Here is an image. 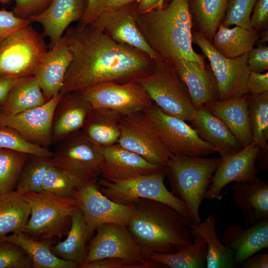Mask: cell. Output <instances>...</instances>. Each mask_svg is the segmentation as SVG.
I'll use <instances>...</instances> for the list:
<instances>
[{
    "instance_id": "15",
    "label": "cell",
    "mask_w": 268,
    "mask_h": 268,
    "mask_svg": "<svg viewBox=\"0 0 268 268\" xmlns=\"http://www.w3.org/2000/svg\"><path fill=\"white\" fill-rule=\"evenodd\" d=\"M72 197L77 201L83 215L88 239L103 224L126 225L135 212L134 203L123 204L111 201L101 193L99 184L79 186Z\"/></svg>"
},
{
    "instance_id": "1",
    "label": "cell",
    "mask_w": 268,
    "mask_h": 268,
    "mask_svg": "<svg viewBox=\"0 0 268 268\" xmlns=\"http://www.w3.org/2000/svg\"><path fill=\"white\" fill-rule=\"evenodd\" d=\"M64 36L73 58L62 93L82 91L106 82L136 80L151 73L155 62L133 47L118 43L93 23L69 26Z\"/></svg>"
},
{
    "instance_id": "13",
    "label": "cell",
    "mask_w": 268,
    "mask_h": 268,
    "mask_svg": "<svg viewBox=\"0 0 268 268\" xmlns=\"http://www.w3.org/2000/svg\"><path fill=\"white\" fill-rule=\"evenodd\" d=\"M144 112L172 154L200 157L217 152L216 148L202 140L186 121L165 114L154 103Z\"/></svg>"
},
{
    "instance_id": "33",
    "label": "cell",
    "mask_w": 268,
    "mask_h": 268,
    "mask_svg": "<svg viewBox=\"0 0 268 268\" xmlns=\"http://www.w3.org/2000/svg\"><path fill=\"white\" fill-rule=\"evenodd\" d=\"M258 31L239 26L229 28L221 23L214 34L212 44L221 55L234 58L249 53L260 39Z\"/></svg>"
},
{
    "instance_id": "43",
    "label": "cell",
    "mask_w": 268,
    "mask_h": 268,
    "mask_svg": "<svg viewBox=\"0 0 268 268\" xmlns=\"http://www.w3.org/2000/svg\"><path fill=\"white\" fill-rule=\"evenodd\" d=\"M32 262L15 244L0 240V268H31Z\"/></svg>"
},
{
    "instance_id": "45",
    "label": "cell",
    "mask_w": 268,
    "mask_h": 268,
    "mask_svg": "<svg viewBox=\"0 0 268 268\" xmlns=\"http://www.w3.org/2000/svg\"><path fill=\"white\" fill-rule=\"evenodd\" d=\"M30 23L28 19L19 18L12 11L0 10V42L17 30Z\"/></svg>"
},
{
    "instance_id": "23",
    "label": "cell",
    "mask_w": 268,
    "mask_h": 268,
    "mask_svg": "<svg viewBox=\"0 0 268 268\" xmlns=\"http://www.w3.org/2000/svg\"><path fill=\"white\" fill-rule=\"evenodd\" d=\"M248 102L249 93L227 100L208 102L203 105L225 124L243 147L253 142Z\"/></svg>"
},
{
    "instance_id": "12",
    "label": "cell",
    "mask_w": 268,
    "mask_h": 268,
    "mask_svg": "<svg viewBox=\"0 0 268 268\" xmlns=\"http://www.w3.org/2000/svg\"><path fill=\"white\" fill-rule=\"evenodd\" d=\"M96 230V235L87 247L86 257L82 265L97 260L117 258L143 264L147 268H164L146 258L126 225L105 223Z\"/></svg>"
},
{
    "instance_id": "42",
    "label": "cell",
    "mask_w": 268,
    "mask_h": 268,
    "mask_svg": "<svg viewBox=\"0 0 268 268\" xmlns=\"http://www.w3.org/2000/svg\"><path fill=\"white\" fill-rule=\"evenodd\" d=\"M257 0H228L221 24L227 27L239 26L252 29L250 17Z\"/></svg>"
},
{
    "instance_id": "35",
    "label": "cell",
    "mask_w": 268,
    "mask_h": 268,
    "mask_svg": "<svg viewBox=\"0 0 268 268\" xmlns=\"http://www.w3.org/2000/svg\"><path fill=\"white\" fill-rule=\"evenodd\" d=\"M207 247L205 241L201 237L193 238L192 244L180 248L170 254L153 253L146 256L153 262L164 268H202L206 265Z\"/></svg>"
},
{
    "instance_id": "41",
    "label": "cell",
    "mask_w": 268,
    "mask_h": 268,
    "mask_svg": "<svg viewBox=\"0 0 268 268\" xmlns=\"http://www.w3.org/2000/svg\"><path fill=\"white\" fill-rule=\"evenodd\" d=\"M0 148L10 149L50 158L53 154L46 147L26 141L15 131L6 127H0Z\"/></svg>"
},
{
    "instance_id": "50",
    "label": "cell",
    "mask_w": 268,
    "mask_h": 268,
    "mask_svg": "<svg viewBox=\"0 0 268 268\" xmlns=\"http://www.w3.org/2000/svg\"><path fill=\"white\" fill-rule=\"evenodd\" d=\"M109 0H88L86 10L78 21L83 24L92 23L98 15L105 10Z\"/></svg>"
},
{
    "instance_id": "21",
    "label": "cell",
    "mask_w": 268,
    "mask_h": 268,
    "mask_svg": "<svg viewBox=\"0 0 268 268\" xmlns=\"http://www.w3.org/2000/svg\"><path fill=\"white\" fill-rule=\"evenodd\" d=\"M92 108L81 92L62 93L53 116L52 141H60L81 130Z\"/></svg>"
},
{
    "instance_id": "49",
    "label": "cell",
    "mask_w": 268,
    "mask_h": 268,
    "mask_svg": "<svg viewBox=\"0 0 268 268\" xmlns=\"http://www.w3.org/2000/svg\"><path fill=\"white\" fill-rule=\"evenodd\" d=\"M247 87L250 94H260L268 92V72L262 73L250 71Z\"/></svg>"
},
{
    "instance_id": "30",
    "label": "cell",
    "mask_w": 268,
    "mask_h": 268,
    "mask_svg": "<svg viewBox=\"0 0 268 268\" xmlns=\"http://www.w3.org/2000/svg\"><path fill=\"white\" fill-rule=\"evenodd\" d=\"M46 102L37 79L31 75L15 80L0 108L5 114L14 115L41 106Z\"/></svg>"
},
{
    "instance_id": "25",
    "label": "cell",
    "mask_w": 268,
    "mask_h": 268,
    "mask_svg": "<svg viewBox=\"0 0 268 268\" xmlns=\"http://www.w3.org/2000/svg\"><path fill=\"white\" fill-rule=\"evenodd\" d=\"M187 86L197 109L218 100V88L212 71L199 63L185 59L170 63Z\"/></svg>"
},
{
    "instance_id": "18",
    "label": "cell",
    "mask_w": 268,
    "mask_h": 268,
    "mask_svg": "<svg viewBox=\"0 0 268 268\" xmlns=\"http://www.w3.org/2000/svg\"><path fill=\"white\" fill-rule=\"evenodd\" d=\"M137 3L132 2L113 11L104 10L92 23L115 41L141 51L155 62L161 58L147 43L135 22Z\"/></svg>"
},
{
    "instance_id": "24",
    "label": "cell",
    "mask_w": 268,
    "mask_h": 268,
    "mask_svg": "<svg viewBox=\"0 0 268 268\" xmlns=\"http://www.w3.org/2000/svg\"><path fill=\"white\" fill-rule=\"evenodd\" d=\"M223 244L234 252L236 267L249 257L268 247V218L243 229L237 225L228 227L222 236Z\"/></svg>"
},
{
    "instance_id": "44",
    "label": "cell",
    "mask_w": 268,
    "mask_h": 268,
    "mask_svg": "<svg viewBox=\"0 0 268 268\" xmlns=\"http://www.w3.org/2000/svg\"><path fill=\"white\" fill-rule=\"evenodd\" d=\"M52 0H15L12 10L14 14L21 19L37 15L44 11Z\"/></svg>"
},
{
    "instance_id": "55",
    "label": "cell",
    "mask_w": 268,
    "mask_h": 268,
    "mask_svg": "<svg viewBox=\"0 0 268 268\" xmlns=\"http://www.w3.org/2000/svg\"><path fill=\"white\" fill-rule=\"evenodd\" d=\"M11 0H0V2L2 4H6L9 3Z\"/></svg>"
},
{
    "instance_id": "7",
    "label": "cell",
    "mask_w": 268,
    "mask_h": 268,
    "mask_svg": "<svg viewBox=\"0 0 268 268\" xmlns=\"http://www.w3.org/2000/svg\"><path fill=\"white\" fill-rule=\"evenodd\" d=\"M43 38L30 24L0 42V77L34 75L48 51Z\"/></svg>"
},
{
    "instance_id": "2",
    "label": "cell",
    "mask_w": 268,
    "mask_h": 268,
    "mask_svg": "<svg viewBox=\"0 0 268 268\" xmlns=\"http://www.w3.org/2000/svg\"><path fill=\"white\" fill-rule=\"evenodd\" d=\"M135 22L147 43L162 60L172 63L185 59L204 66V56L192 46L189 0H172L165 8L136 13Z\"/></svg>"
},
{
    "instance_id": "6",
    "label": "cell",
    "mask_w": 268,
    "mask_h": 268,
    "mask_svg": "<svg viewBox=\"0 0 268 268\" xmlns=\"http://www.w3.org/2000/svg\"><path fill=\"white\" fill-rule=\"evenodd\" d=\"M136 80L164 113L185 121L194 119L197 108L187 86L170 63L161 58L155 62L151 73Z\"/></svg>"
},
{
    "instance_id": "5",
    "label": "cell",
    "mask_w": 268,
    "mask_h": 268,
    "mask_svg": "<svg viewBox=\"0 0 268 268\" xmlns=\"http://www.w3.org/2000/svg\"><path fill=\"white\" fill-rule=\"evenodd\" d=\"M22 197L30 207V217L23 231L25 235L43 240L67 235L71 214L79 207L74 198L34 192L25 193Z\"/></svg>"
},
{
    "instance_id": "48",
    "label": "cell",
    "mask_w": 268,
    "mask_h": 268,
    "mask_svg": "<svg viewBox=\"0 0 268 268\" xmlns=\"http://www.w3.org/2000/svg\"><path fill=\"white\" fill-rule=\"evenodd\" d=\"M250 17L252 29L258 31L266 26L268 21V0H257Z\"/></svg>"
},
{
    "instance_id": "56",
    "label": "cell",
    "mask_w": 268,
    "mask_h": 268,
    "mask_svg": "<svg viewBox=\"0 0 268 268\" xmlns=\"http://www.w3.org/2000/svg\"></svg>"
},
{
    "instance_id": "17",
    "label": "cell",
    "mask_w": 268,
    "mask_h": 268,
    "mask_svg": "<svg viewBox=\"0 0 268 268\" xmlns=\"http://www.w3.org/2000/svg\"><path fill=\"white\" fill-rule=\"evenodd\" d=\"M62 95L59 92L43 105L16 114L0 110V127L10 128L26 141L46 147L52 141L53 116Z\"/></svg>"
},
{
    "instance_id": "28",
    "label": "cell",
    "mask_w": 268,
    "mask_h": 268,
    "mask_svg": "<svg viewBox=\"0 0 268 268\" xmlns=\"http://www.w3.org/2000/svg\"><path fill=\"white\" fill-rule=\"evenodd\" d=\"M123 116L118 112L103 108H92L81 131L90 141L99 147L118 143L120 122Z\"/></svg>"
},
{
    "instance_id": "26",
    "label": "cell",
    "mask_w": 268,
    "mask_h": 268,
    "mask_svg": "<svg viewBox=\"0 0 268 268\" xmlns=\"http://www.w3.org/2000/svg\"><path fill=\"white\" fill-rule=\"evenodd\" d=\"M231 190L247 226L268 218V182L258 178L252 183L235 182Z\"/></svg>"
},
{
    "instance_id": "16",
    "label": "cell",
    "mask_w": 268,
    "mask_h": 268,
    "mask_svg": "<svg viewBox=\"0 0 268 268\" xmlns=\"http://www.w3.org/2000/svg\"><path fill=\"white\" fill-rule=\"evenodd\" d=\"M261 149L253 142L237 153L220 158L211 177L205 199L220 200V193L232 182L252 183L259 178L256 167V159Z\"/></svg>"
},
{
    "instance_id": "31",
    "label": "cell",
    "mask_w": 268,
    "mask_h": 268,
    "mask_svg": "<svg viewBox=\"0 0 268 268\" xmlns=\"http://www.w3.org/2000/svg\"><path fill=\"white\" fill-rule=\"evenodd\" d=\"M0 240L13 243L21 248L30 259L33 268H76L73 262L62 259L51 250L48 240H38L19 232L7 235Z\"/></svg>"
},
{
    "instance_id": "32",
    "label": "cell",
    "mask_w": 268,
    "mask_h": 268,
    "mask_svg": "<svg viewBox=\"0 0 268 268\" xmlns=\"http://www.w3.org/2000/svg\"><path fill=\"white\" fill-rule=\"evenodd\" d=\"M71 224L67 238L55 246L52 252L59 258L74 263L80 268L87 255V228L82 212L78 207L71 214Z\"/></svg>"
},
{
    "instance_id": "14",
    "label": "cell",
    "mask_w": 268,
    "mask_h": 268,
    "mask_svg": "<svg viewBox=\"0 0 268 268\" xmlns=\"http://www.w3.org/2000/svg\"><path fill=\"white\" fill-rule=\"evenodd\" d=\"M80 92L92 108L111 109L122 116L144 111L154 104L136 80L100 83Z\"/></svg>"
},
{
    "instance_id": "3",
    "label": "cell",
    "mask_w": 268,
    "mask_h": 268,
    "mask_svg": "<svg viewBox=\"0 0 268 268\" xmlns=\"http://www.w3.org/2000/svg\"><path fill=\"white\" fill-rule=\"evenodd\" d=\"M133 203L135 212L126 226L145 256L170 254L193 242L191 221L170 206L139 199Z\"/></svg>"
},
{
    "instance_id": "38",
    "label": "cell",
    "mask_w": 268,
    "mask_h": 268,
    "mask_svg": "<svg viewBox=\"0 0 268 268\" xmlns=\"http://www.w3.org/2000/svg\"><path fill=\"white\" fill-rule=\"evenodd\" d=\"M29 155L13 149L0 148V195L15 190Z\"/></svg>"
},
{
    "instance_id": "53",
    "label": "cell",
    "mask_w": 268,
    "mask_h": 268,
    "mask_svg": "<svg viewBox=\"0 0 268 268\" xmlns=\"http://www.w3.org/2000/svg\"><path fill=\"white\" fill-rule=\"evenodd\" d=\"M16 79L8 77H0V105L6 100Z\"/></svg>"
},
{
    "instance_id": "8",
    "label": "cell",
    "mask_w": 268,
    "mask_h": 268,
    "mask_svg": "<svg viewBox=\"0 0 268 268\" xmlns=\"http://www.w3.org/2000/svg\"><path fill=\"white\" fill-rule=\"evenodd\" d=\"M165 176L164 167H162L153 172L119 182L100 178L99 188L106 197L117 203L132 204L139 199L155 201L170 206L190 221L184 202L165 186Z\"/></svg>"
},
{
    "instance_id": "54",
    "label": "cell",
    "mask_w": 268,
    "mask_h": 268,
    "mask_svg": "<svg viewBox=\"0 0 268 268\" xmlns=\"http://www.w3.org/2000/svg\"><path fill=\"white\" fill-rule=\"evenodd\" d=\"M140 0H109L105 10L113 11L132 2H139Z\"/></svg>"
},
{
    "instance_id": "37",
    "label": "cell",
    "mask_w": 268,
    "mask_h": 268,
    "mask_svg": "<svg viewBox=\"0 0 268 268\" xmlns=\"http://www.w3.org/2000/svg\"><path fill=\"white\" fill-rule=\"evenodd\" d=\"M248 111L253 142L261 151H268V92L260 94L249 93Z\"/></svg>"
},
{
    "instance_id": "36",
    "label": "cell",
    "mask_w": 268,
    "mask_h": 268,
    "mask_svg": "<svg viewBox=\"0 0 268 268\" xmlns=\"http://www.w3.org/2000/svg\"><path fill=\"white\" fill-rule=\"evenodd\" d=\"M228 0H191L189 8L198 30L211 43L225 14Z\"/></svg>"
},
{
    "instance_id": "47",
    "label": "cell",
    "mask_w": 268,
    "mask_h": 268,
    "mask_svg": "<svg viewBox=\"0 0 268 268\" xmlns=\"http://www.w3.org/2000/svg\"><path fill=\"white\" fill-rule=\"evenodd\" d=\"M80 268H147L143 264L121 258H107L84 264Z\"/></svg>"
},
{
    "instance_id": "10",
    "label": "cell",
    "mask_w": 268,
    "mask_h": 268,
    "mask_svg": "<svg viewBox=\"0 0 268 268\" xmlns=\"http://www.w3.org/2000/svg\"><path fill=\"white\" fill-rule=\"evenodd\" d=\"M120 128L118 144L151 164L166 166L172 153L144 111L123 116Z\"/></svg>"
},
{
    "instance_id": "20",
    "label": "cell",
    "mask_w": 268,
    "mask_h": 268,
    "mask_svg": "<svg viewBox=\"0 0 268 268\" xmlns=\"http://www.w3.org/2000/svg\"><path fill=\"white\" fill-rule=\"evenodd\" d=\"M87 4L88 0H52L44 11L28 19L42 26V36L49 38L51 49L72 22L81 19Z\"/></svg>"
},
{
    "instance_id": "11",
    "label": "cell",
    "mask_w": 268,
    "mask_h": 268,
    "mask_svg": "<svg viewBox=\"0 0 268 268\" xmlns=\"http://www.w3.org/2000/svg\"><path fill=\"white\" fill-rule=\"evenodd\" d=\"M192 42L201 48L210 63L217 86L218 100L248 93L247 82L250 73L247 64L249 53L234 58H226L197 31L192 32Z\"/></svg>"
},
{
    "instance_id": "46",
    "label": "cell",
    "mask_w": 268,
    "mask_h": 268,
    "mask_svg": "<svg viewBox=\"0 0 268 268\" xmlns=\"http://www.w3.org/2000/svg\"><path fill=\"white\" fill-rule=\"evenodd\" d=\"M247 64L250 71L262 73L268 70V47L261 44L248 54Z\"/></svg>"
},
{
    "instance_id": "39",
    "label": "cell",
    "mask_w": 268,
    "mask_h": 268,
    "mask_svg": "<svg viewBox=\"0 0 268 268\" xmlns=\"http://www.w3.org/2000/svg\"><path fill=\"white\" fill-rule=\"evenodd\" d=\"M51 164V158L30 154L23 167L15 190L21 195L27 192L44 193L43 178Z\"/></svg>"
},
{
    "instance_id": "9",
    "label": "cell",
    "mask_w": 268,
    "mask_h": 268,
    "mask_svg": "<svg viewBox=\"0 0 268 268\" xmlns=\"http://www.w3.org/2000/svg\"><path fill=\"white\" fill-rule=\"evenodd\" d=\"M101 160V147L81 130L61 140L51 158L52 164L67 173L78 187L98 185Z\"/></svg>"
},
{
    "instance_id": "51",
    "label": "cell",
    "mask_w": 268,
    "mask_h": 268,
    "mask_svg": "<svg viewBox=\"0 0 268 268\" xmlns=\"http://www.w3.org/2000/svg\"><path fill=\"white\" fill-rule=\"evenodd\" d=\"M242 268H268V254H253L247 258L242 264Z\"/></svg>"
},
{
    "instance_id": "52",
    "label": "cell",
    "mask_w": 268,
    "mask_h": 268,
    "mask_svg": "<svg viewBox=\"0 0 268 268\" xmlns=\"http://www.w3.org/2000/svg\"><path fill=\"white\" fill-rule=\"evenodd\" d=\"M164 1V0H140L136 4V13H143L156 7H162Z\"/></svg>"
},
{
    "instance_id": "29",
    "label": "cell",
    "mask_w": 268,
    "mask_h": 268,
    "mask_svg": "<svg viewBox=\"0 0 268 268\" xmlns=\"http://www.w3.org/2000/svg\"><path fill=\"white\" fill-rule=\"evenodd\" d=\"M217 217L215 213L210 214L204 221L189 225L194 237H202L207 247L206 267L207 268H236L234 261V252L222 244L216 233Z\"/></svg>"
},
{
    "instance_id": "19",
    "label": "cell",
    "mask_w": 268,
    "mask_h": 268,
    "mask_svg": "<svg viewBox=\"0 0 268 268\" xmlns=\"http://www.w3.org/2000/svg\"><path fill=\"white\" fill-rule=\"evenodd\" d=\"M100 178L116 182L147 174L162 167L151 164L118 143L101 147Z\"/></svg>"
},
{
    "instance_id": "40",
    "label": "cell",
    "mask_w": 268,
    "mask_h": 268,
    "mask_svg": "<svg viewBox=\"0 0 268 268\" xmlns=\"http://www.w3.org/2000/svg\"><path fill=\"white\" fill-rule=\"evenodd\" d=\"M77 187L67 173L52 164L47 169L42 182L44 193L60 197H72Z\"/></svg>"
},
{
    "instance_id": "4",
    "label": "cell",
    "mask_w": 268,
    "mask_h": 268,
    "mask_svg": "<svg viewBox=\"0 0 268 268\" xmlns=\"http://www.w3.org/2000/svg\"><path fill=\"white\" fill-rule=\"evenodd\" d=\"M220 159L172 154L164 167L171 192L186 205L191 223L201 221L199 208Z\"/></svg>"
},
{
    "instance_id": "34",
    "label": "cell",
    "mask_w": 268,
    "mask_h": 268,
    "mask_svg": "<svg viewBox=\"0 0 268 268\" xmlns=\"http://www.w3.org/2000/svg\"><path fill=\"white\" fill-rule=\"evenodd\" d=\"M30 207L22 195L14 190L0 195V239L9 233L23 232Z\"/></svg>"
},
{
    "instance_id": "22",
    "label": "cell",
    "mask_w": 268,
    "mask_h": 268,
    "mask_svg": "<svg viewBox=\"0 0 268 268\" xmlns=\"http://www.w3.org/2000/svg\"><path fill=\"white\" fill-rule=\"evenodd\" d=\"M72 58V54L64 35L47 51L34 75L47 101L60 91Z\"/></svg>"
},
{
    "instance_id": "27",
    "label": "cell",
    "mask_w": 268,
    "mask_h": 268,
    "mask_svg": "<svg viewBox=\"0 0 268 268\" xmlns=\"http://www.w3.org/2000/svg\"><path fill=\"white\" fill-rule=\"evenodd\" d=\"M192 126L204 141L213 146L221 157L234 154L243 147L225 124L203 106L197 109Z\"/></svg>"
}]
</instances>
